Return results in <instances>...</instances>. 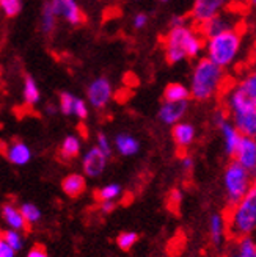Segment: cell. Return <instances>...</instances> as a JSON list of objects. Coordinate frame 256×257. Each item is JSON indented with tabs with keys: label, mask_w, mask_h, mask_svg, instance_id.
I'll return each mask as SVG.
<instances>
[{
	"label": "cell",
	"mask_w": 256,
	"mask_h": 257,
	"mask_svg": "<svg viewBox=\"0 0 256 257\" xmlns=\"http://www.w3.org/2000/svg\"><path fill=\"white\" fill-rule=\"evenodd\" d=\"M228 108L233 114L234 127L247 137L256 134V77L248 75L228 96Z\"/></svg>",
	"instance_id": "6da1fadb"
},
{
	"label": "cell",
	"mask_w": 256,
	"mask_h": 257,
	"mask_svg": "<svg viewBox=\"0 0 256 257\" xmlns=\"http://www.w3.org/2000/svg\"><path fill=\"white\" fill-rule=\"evenodd\" d=\"M204 47V36L194 29L173 27L165 40V55L168 63H178L186 58L197 57Z\"/></svg>",
	"instance_id": "7a4b0ae2"
},
{
	"label": "cell",
	"mask_w": 256,
	"mask_h": 257,
	"mask_svg": "<svg viewBox=\"0 0 256 257\" xmlns=\"http://www.w3.org/2000/svg\"><path fill=\"white\" fill-rule=\"evenodd\" d=\"M223 71L209 58H201L192 75L190 96L198 100H208L220 89Z\"/></svg>",
	"instance_id": "3957f363"
},
{
	"label": "cell",
	"mask_w": 256,
	"mask_h": 257,
	"mask_svg": "<svg viewBox=\"0 0 256 257\" xmlns=\"http://www.w3.org/2000/svg\"><path fill=\"white\" fill-rule=\"evenodd\" d=\"M242 36L237 30H228L208 38V58L219 68H228L240 50Z\"/></svg>",
	"instance_id": "277c9868"
},
{
	"label": "cell",
	"mask_w": 256,
	"mask_h": 257,
	"mask_svg": "<svg viewBox=\"0 0 256 257\" xmlns=\"http://www.w3.org/2000/svg\"><path fill=\"white\" fill-rule=\"evenodd\" d=\"M256 229V187L253 185L236 205L229 223V232L236 238L248 237Z\"/></svg>",
	"instance_id": "5b68a950"
},
{
	"label": "cell",
	"mask_w": 256,
	"mask_h": 257,
	"mask_svg": "<svg viewBox=\"0 0 256 257\" xmlns=\"http://www.w3.org/2000/svg\"><path fill=\"white\" fill-rule=\"evenodd\" d=\"M223 182H225V190H226L228 207H234V205L245 196V193L253 187L251 173H248L244 166H240L236 160L228 165Z\"/></svg>",
	"instance_id": "8992f818"
},
{
	"label": "cell",
	"mask_w": 256,
	"mask_h": 257,
	"mask_svg": "<svg viewBox=\"0 0 256 257\" xmlns=\"http://www.w3.org/2000/svg\"><path fill=\"white\" fill-rule=\"evenodd\" d=\"M233 157L236 159V162L240 166H244L248 173H254V170H256V141H254V137L242 135Z\"/></svg>",
	"instance_id": "52a82bcc"
},
{
	"label": "cell",
	"mask_w": 256,
	"mask_h": 257,
	"mask_svg": "<svg viewBox=\"0 0 256 257\" xmlns=\"http://www.w3.org/2000/svg\"><path fill=\"white\" fill-rule=\"evenodd\" d=\"M50 7H52L55 16L65 18L72 25H79L85 21L83 13L79 5L75 4V0H52Z\"/></svg>",
	"instance_id": "ba28073f"
},
{
	"label": "cell",
	"mask_w": 256,
	"mask_h": 257,
	"mask_svg": "<svg viewBox=\"0 0 256 257\" xmlns=\"http://www.w3.org/2000/svg\"><path fill=\"white\" fill-rule=\"evenodd\" d=\"M226 5V0H195L192 15L198 24H204L214 16L220 15V11Z\"/></svg>",
	"instance_id": "9c48e42d"
},
{
	"label": "cell",
	"mask_w": 256,
	"mask_h": 257,
	"mask_svg": "<svg viewBox=\"0 0 256 257\" xmlns=\"http://www.w3.org/2000/svg\"><path fill=\"white\" fill-rule=\"evenodd\" d=\"M112 97V85L107 79H96L88 88L90 104L95 108H104Z\"/></svg>",
	"instance_id": "30bf717a"
},
{
	"label": "cell",
	"mask_w": 256,
	"mask_h": 257,
	"mask_svg": "<svg viewBox=\"0 0 256 257\" xmlns=\"http://www.w3.org/2000/svg\"><path fill=\"white\" fill-rule=\"evenodd\" d=\"M106 165H107V157L96 146L90 149L82 160L83 171L88 177H99L102 173H104Z\"/></svg>",
	"instance_id": "8fae6325"
},
{
	"label": "cell",
	"mask_w": 256,
	"mask_h": 257,
	"mask_svg": "<svg viewBox=\"0 0 256 257\" xmlns=\"http://www.w3.org/2000/svg\"><path fill=\"white\" fill-rule=\"evenodd\" d=\"M186 111H187V100H178V102L165 100L159 110V119L165 124L175 125L176 122L183 119Z\"/></svg>",
	"instance_id": "7c38bea8"
},
{
	"label": "cell",
	"mask_w": 256,
	"mask_h": 257,
	"mask_svg": "<svg viewBox=\"0 0 256 257\" xmlns=\"http://www.w3.org/2000/svg\"><path fill=\"white\" fill-rule=\"evenodd\" d=\"M4 154L7 156L10 163L18 166H24L32 160V151L22 141H13V143H10L4 149Z\"/></svg>",
	"instance_id": "4fadbf2b"
},
{
	"label": "cell",
	"mask_w": 256,
	"mask_h": 257,
	"mask_svg": "<svg viewBox=\"0 0 256 257\" xmlns=\"http://www.w3.org/2000/svg\"><path fill=\"white\" fill-rule=\"evenodd\" d=\"M201 25H203L201 35L204 38H211V36H215V35L228 32V30H234L233 19L229 16H225V15H217V16H214L212 19L206 21Z\"/></svg>",
	"instance_id": "5bb4252c"
},
{
	"label": "cell",
	"mask_w": 256,
	"mask_h": 257,
	"mask_svg": "<svg viewBox=\"0 0 256 257\" xmlns=\"http://www.w3.org/2000/svg\"><path fill=\"white\" fill-rule=\"evenodd\" d=\"M173 140L181 149L189 148L195 140V127L189 122H176L173 127Z\"/></svg>",
	"instance_id": "9a60e30c"
},
{
	"label": "cell",
	"mask_w": 256,
	"mask_h": 257,
	"mask_svg": "<svg viewBox=\"0 0 256 257\" xmlns=\"http://www.w3.org/2000/svg\"><path fill=\"white\" fill-rule=\"evenodd\" d=\"M2 218H4V221L10 226V229L19 230V232L24 229H27V223H25L19 207H16L15 204H5L2 207Z\"/></svg>",
	"instance_id": "2e32d148"
},
{
	"label": "cell",
	"mask_w": 256,
	"mask_h": 257,
	"mask_svg": "<svg viewBox=\"0 0 256 257\" xmlns=\"http://www.w3.org/2000/svg\"><path fill=\"white\" fill-rule=\"evenodd\" d=\"M225 230H226V224H225V218L220 213H212L209 218V235H211V241L215 248H220L222 243L225 240Z\"/></svg>",
	"instance_id": "e0dca14e"
},
{
	"label": "cell",
	"mask_w": 256,
	"mask_h": 257,
	"mask_svg": "<svg viewBox=\"0 0 256 257\" xmlns=\"http://www.w3.org/2000/svg\"><path fill=\"white\" fill-rule=\"evenodd\" d=\"M87 188V181L82 174H69L63 179L61 182V190L65 191V195L69 198H77Z\"/></svg>",
	"instance_id": "ac0fdd59"
},
{
	"label": "cell",
	"mask_w": 256,
	"mask_h": 257,
	"mask_svg": "<svg viewBox=\"0 0 256 257\" xmlns=\"http://www.w3.org/2000/svg\"><path fill=\"white\" fill-rule=\"evenodd\" d=\"M220 131H222V135H223V140H225V151H226L228 156L233 157L242 134L229 121H225L220 125Z\"/></svg>",
	"instance_id": "d6986e66"
},
{
	"label": "cell",
	"mask_w": 256,
	"mask_h": 257,
	"mask_svg": "<svg viewBox=\"0 0 256 257\" xmlns=\"http://www.w3.org/2000/svg\"><path fill=\"white\" fill-rule=\"evenodd\" d=\"M115 146H117V149H118V152L121 154V156H126V157L135 156V154L138 152V149H140L138 141L134 137L127 135V134L117 135V138H115Z\"/></svg>",
	"instance_id": "ffe728a7"
},
{
	"label": "cell",
	"mask_w": 256,
	"mask_h": 257,
	"mask_svg": "<svg viewBox=\"0 0 256 257\" xmlns=\"http://www.w3.org/2000/svg\"><path fill=\"white\" fill-rule=\"evenodd\" d=\"M80 152V140L74 135H69L63 140L61 148H60V156L63 160H71L77 157Z\"/></svg>",
	"instance_id": "44dd1931"
},
{
	"label": "cell",
	"mask_w": 256,
	"mask_h": 257,
	"mask_svg": "<svg viewBox=\"0 0 256 257\" xmlns=\"http://www.w3.org/2000/svg\"><path fill=\"white\" fill-rule=\"evenodd\" d=\"M163 97L168 102H178V100H187L190 97L189 88H186L183 83H170L165 86Z\"/></svg>",
	"instance_id": "7402d4cb"
},
{
	"label": "cell",
	"mask_w": 256,
	"mask_h": 257,
	"mask_svg": "<svg viewBox=\"0 0 256 257\" xmlns=\"http://www.w3.org/2000/svg\"><path fill=\"white\" fill-rule=\"evenodd\" d=\"M19 210H21V213L24 216L25 223H27V226H33L36 223H40L41 216H43L40 207H38V205H35V204H32V202L22 204L21 207H19Z\"/></svg>",
	"instance_id": "603a6c76"
},
{
	"label": "cell",
	"mask_w": 256,
	"mask_h": 257,
	"mask_svg": "<svg viewBox=\"0 0 256 257\" xmlns=\"http://www.w3.org/2000/svg\"><path fill=\"white\" fill-rule=\"evenodd\" d=\"M24 99L29 105H35L40 100V89H38L32 77H25L24 82Z\"/></svg>",
	"instance_id": "cb8c5ba5"
},
{
	"label": "cell",
	"mask_w": 256,
	"mask_h": 257,
	"mask_svg": "<svg viewBox=\"0 0 256 257\" xmlns=\"http://www.w3.org/2000/svg\"><path fill=\"white\" fill-rule=\"evenodd\" d=\"M121 187L118 184H109L96 191L98 201H115L121 196Z\"/></svg>",
	"instance_id": "d4e9b609"
},
{
	"label": "cell",
	"mask_w": 256,
	"mask_h": 257,
	"mask_svg": "<svg viewBox=\"0 0 256 257\" xmlns=\"http://www.w3.org/2000/svg\"><path fill=\"white\" fill-rule=\"evenodd\" d=\"M2 238L4 241H7L8 245L15 249L16 252L22 249L24 246V237L22 234L19 232V230H15V229H8L5 230V232H2Z\"/></svg>",
	"instance_id": "484cf974"
},
{
	"label": "cell",
	"mask_w": 256,
	"mask_h": 257,
	"mask_svg": "<svg viewBox=\"0 0 256 257\" xmlns=\"http://www.w3.org/2000/svg\"><path fill=\"white\" fill-rule=\"evenodd\" d=\"M236 252L239 254V257H256V245H254V240L251 238V235L242 237L239 240Z\"/></svg>",
	"instance_id": "4316f807"
},
{
	"label": "cell",
	"mask_w": 256,
	"mask_h": 257,
	"mask_svg": "<svg viewBox=\"0 0 256 257\" xmlns=\"http://www.w3.org/2000/svg\"><path fill=\"white\" fill-rule=\"evenodd\" d=\"M55 19L57 16L54 15L52 11V7L50 4H46L44 8H43V21H41V27H43V32L44 33H52L54 29H55Z\"/></svg>",
	"instance_id": "83f0119b"
},
{
	"label": "cell",
	"mask_w": 256,
	"mask_h": 257,
	"mask_svg": "<svg viewBox=\"0 0 256 257\" xmlns=\"http://www.w3.org/2000/svg\"><path fill=\"white\" fill-rule=\"evenodd\" d=\"M137 241H138V234L137 232H132V230H127V232H121L118 235V238H117L118 246L123 251H129Z\"/></svg>",
	"instance_id": "f1b7e54d"
},
{
	"label": "cell",
	"mask_w": 256,
	"mask_h": 257,
	"mask_svg": "<svg viewBox=\"0 0 256 257\" xmlns=\"http://www.w3.org/2000/svg\"><path fill=\"white\" fill-rule=\"evenodd\" d=\"M22 8L21 0H0V10L5 13V16L15 18L19 15V11Z\"/></svg>",
	"instance_id": "f546056e"
},
{
	"label": "cell",
	"mask_w": 256,
	"mask_h": 257,
	"mask_svg": "<svg viewBox=\"0 0 256 257\" xmlns=\"http://www.w3.org/2000/svg\"><path fill=\"white\" fill-rule=\"evenodd\" d=\"M75 97L69 93H61L60 94V110L65 114H72V107H74Z\"/></svg>",
	"instance_id": "4dcf8cb0"
},
{
	"label": "cell",
	"mask_w": 256,
	"mask_h": 257,
	"mask_svg": "<svg viewBox=\"0 0 256 257\" xmlns=\"http://www.w3.org/2000/svg\"><path fill=\"white\" fill-rule=\"evenodd\" d=\"M96 148L102 154H104L107 159L112 156V145H110V141H109L106 134H98V145H96Z\"/></svg>",
	"instance_id": "1f68e13d"
},
{
	"label": "cell",
	"mask_w": 256,
	"mask_h": 257,
	"mask_svg": "<svg viewBox=\"0 0 256 257\" xmlns=\"http://www.w3.org/2000/svg\"><path fill=\"white\" fill-rule=\"evenodd\" d=\"M72 114H75V116H79L80 119H85L87 114H88V108L85 105V102L82 99H77L75 97L74 100V107H72Z\"/></svg>",
	"instance_id": "d6a6232c"
},
{
	"label": "cell",
	"mask_w": 256,
	"mask_h": 257,
	"mask_svg": "<svg viewBox=\"0 0 256 257\" xmlns=\"http://www.w3.org/2000/svg\"><path fill=\"white\" fill-rule=\"evenodd\" d=\"M15 249H13L7 241H4V238L0 240V257H15Z\"/></svg>",
	"instance_id": "836d02e7"
},
{
	"label": "cell",
	"mask_w": 256,
	"mask_h": 257,
	"mask_svg": "<svg viewBox=\"0 0 256 257\" xmlns=\"http://www.w3.org/2000/svg\"><path fill=\"white\" fill-rule=\"evenodd\" d=\"M27 257H49V255H47V252H46V249H44L43 245H35V246L29 251Z\"/></svg>",
	"instance_id": "e575fe53"
},
{
	"label": "cell",
	"mask_w": 256,
	"mask_h": 257,
	"mask_svg": "<svg viewBox=\"0 0 256 257\" xmlns=\"http://www.w3.org/2000/svg\"><path fill=\"white\" fill-rule=\"evenodd\" d=\"M183 201V191L181 190H173L170 193V204H172V207H178L179 204H181Z\"/></svg>",
	"instance_id": "d590c367"
},
{
	"label": "cell",
	"mask_w": 256,
	"mask_h": 257,
	"mask_svg": "<svg viewBox=\"0 0 256 257\" xmlns=\"http://www.w3.org/2000/svg\"><path fill=\"white\" fill-rule=\"evenodd\" d=\"M101 212L102 213H110L113 212L115 209H117V202L115 201H101Z\"/></svg>",
	"instance_id": "8d00e7d4"
},
{
	"label": "cell",
	"mask_w": 256,
	"mask_h": 257,
	"mask_svg": "<svg viewBox=\"0 0 256 257\" xmlns=\"http://www.w3.org/2000/svg\"><path fill=\"white\" fill-rule=\"evenodd\" d=\"M225 121H228L226 111H223V110L215 111V116H214V122H215V125H219V127H220Z\"/></svg>",
	"instance_id": "74e56055"
},
{
	"label": "cell",
	"mask_w": 256,
	"mask_h": 257,
	"mask_svg": "<svg viewBox=\"0 0 256 257\" xmlns=\"http://www.w3.org/2000/svg\"><path fill=\"white\" fill-rule=\"evenodd\" d=\"M146 22H148L146 15H137L135 19H134V27L135 29H143L145 25H146Z\"/></svg>",
	"instance_id": "f35d334b"
},
{
	"label": "cell",
	"mask_w": 256,
	"mask_h": 257,
	"mask_svg": "<svg viewBox=\"0 0 256 257\" xmlns=\"http://www.w3.org/2000/svg\"><path fill=\"white\" fill-rule=\"evenodd\" d=\"M183 168L186 171H190L192 168H194V160H192L190 157H184L183 159Z\"/></svg>",
	"instance_id": "ab89813d"
},
{
	"label": "cell",
	"mask_w": 256,
	"mask_h": 257,
	"mask_svg": "<svg viewBox=\"0 0 256 257\" xmlns=\"http://www.w3.org/2000/svg\"><path fill=\"white\" fill-rule=\"evenodd\" d=\"M184 25V19L183 18H173L172 19V29L173 27H183Z\"/></svg>",
	"instance_id": "60d3db41"
},
{
	"label": "cell",
	"mask_w": 256,
	"mask_h": 257,
	"mask_svg": "<svg viewBox=\"0 0 256 257\" xmlns=\"http://www.w3.org/2000/svg\"><path fill=\"white\" fill-rule=\"evenodd\" d=\"M47 113H55V107H47Z\"/></svg>",
	"instance_id": "b9f144b4"
},
{
	"label": "cell",
	"mask_w": 256,
	"mask_h": 257,
	"mask_svg": "<svg viewBox=\"0 0 256 257\" xmlns=\"http://www.w3.org/2000/svg\"><path fill=\"white\" fill-rule=\"evenodd\" d=\"M226 257H239V254L234 251V252H231V254H229V255H226Z\"/></svg>",
	"instance_id": "7bdbcfd3"
},
{
	"label": "cell",
	"mask_w": 256,
	"mask_h": 257,
	"mask_svg": "<svg viewBox=\"0 0 256 257\" xmlns=\"http://www.w3.org/2000/svg\"><path fill=\"white\" fill-rule=\"evenodd\" d=\"M0 240H2V232H0Z\"/></svg>",
	"instance_id": "ee69618b"
},
{
	"label": "cell",
	"mask_w": 256,
	"mask_h": 257,
	"mask_svg": "<svg viewBox=\"0 0 256 257\" xmlns=\"http://www.w3.org/2000/svg\"><path fill=\"white\" fill-rule=\"evenodd\" d=\"M162 2H167V0H162Z\"/></svg>",
	"instance_id": "f6af8a7d"
}]
</instances>
